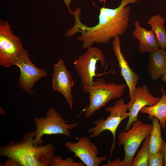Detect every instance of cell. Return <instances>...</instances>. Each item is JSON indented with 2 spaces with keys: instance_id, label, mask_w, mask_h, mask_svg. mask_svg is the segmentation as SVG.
Returning a JSON list of instances; mask_svg holds the SVG:
<instances>
[{
  "instance_id": "obj_1",
  "label": "cell",
  "mask_w": 166,
  "mask_h": 166,
  "mask_svg": "<svg viewBox=\"0 0 166 166\" xmlns=\"http://www.w3.org/2000/svg\"><path fill=\"white\" fill-rule=\"evenodd\" d=\"M140 0H121L120 5L114 9L103 7L101 8L98 22L93 26H88L81 22L80 8L73 12L75 23L67 30L65 36L70 37L77 33L81 34L78 39L82 43L84 48L92 46L95 44H108L112 38L121 35L128 28L130 8L127 5Z\"/></svg>"
},
{
  "instance_id": "obj_2",
  "label": "cell",
  "mask_w": 166,
  "mask_h": 166,
  "mask_svg": "<svg viewBox=\"0 0 166 166\" xmlns=\"http://www.w3.org/2000/svg\"><path fill=\"white\" fill-rule=\"evenodd\" d=\"M34 131H29L20 141H11L0 147V156L11 158L20 166H50L55 156L52 142L44 145H34Z\"/></svg>"
},
{
  "instance_id": "obj_3",
  "label": "cell",
  "mask_w": 166,
  "mask_h": 166,
  "mask_svg": "<svg viewBox=\"0 0 166 166\" xmlns=\"http://www.w3.org/2000/svg\"><path fill=\"white\" fill-rule=\"evenodd\" d=\"M127 86L125 84L106 83L104 79L98 78L94 81L92 86L83 87L84 91L89 94V105L83 110L85 117H91L109 102L120 98L123 96Z\"/></svg>"
},
{
  "instance_id": "obj_4",
  "label": "cell",
  "mask_w": 166,
  "mask_h": 166,
  "mask_svg": "<svg viewBox=\"0 0 166 166\" xmlns=\"http://www.w3.org/2000/svg\"><path fill=\"white\" fill-rule=\"evenodd\" d=\"M46 114L45 117L40 116L34 118L36 128L33 139L34 145H43L42 137L45 135L59 134L69 136L70 130L78 126L77 122L68 123V121L64 120L61 114L53 108H49Z\"/></svg>"
},
{
  "instance_id": "obj_5",
  "label": "cell",
  "mask_w": 166,
  "mask_h": 166,
  "mask_svg": "<svg viewBox=\"0 0 166 166\" xmlns=\"http://www.w3.org/2000/svg\"><path fill=\"white\" fill-rule=\"evenodd\" d=\"M105 110L110 113L109 116L105 119L101 118L95 120L94 123L95 125L89 128L88 132L91 133L89 137L91 138L99 136L106 130L112 133L113 141L108 160L109 161L115 146L117 130L121 122L128 118L130 114L127 112V103L125 104L122 99L117 100L113 106L106 108Z\"/></svg>"
},
{
  "instance_id": "obj_6",
  "label": "cell",
  "mask_w": 166,
  "mask_h": 166,
  "mask_svg": "<svg viewBox=\"0 0 166 166\" xmlns=\"http://www.w3.org/2000/svg\"><path fill=\"white\" fill-rule=\"evenodd\" d=\"M98 61L102 66L105 65L106 61L105 55L100 49L93 46L88 47L85 53L74 60V66L80 77L83 87L92 86L94 77H101L113 72H105L96 74L97 65Z\"/></svg>"
},
{
  "instance_id": "obj_7",
  "label": "cell",
  "mask_w": 166,
  "mask_h": 166,
  "mask_svg": "<svg viewBox=\"0 0 166 166\" xmlns=\"http://www.w3.org/2000/svg\"><path fill=\"white\" fill-rule=\"evenodd\" d=\"M152 128V124L144 123L138 119L132 123L129 129L119 134L118 145L124 146V154L123 160L128 166H131L137 149L149 135Z\"/></svg>"
},
{
  "instance_id": "obj_8",
  "label": "cell",
  "mask_w": 166,
  "mask_h": 166,
  "mask_svg": "<svg viewBox=\"0 0 166 166\" xmlns=\"http://www.w3.org/2000/svg\"><path fill=\"white\" fill-rule=\"evenodd\" d=\"M12 65L18 66L20 69L19 87L27 93L35 95L32 89L36 82L46 76V71L37 67L32 63L28 51L23 47L17 57L12 61Z\"/></svg>"
},
{
  "instance_id": "obj_9",
  "label": "cell",
  "mask_w": 166,
  "mask_h": 166,
  "mask_svg": "<svg viewBox=\"0 0 166 166\" xmlns=\"http://www.w3.org/2000/svg\"><path fill=\"white\" fill-rule=\"evenodd\" d=\"M23 47L7 21L0 20V65L9 68Z\"/></svg>"
},
{
  "instance_id": "obj_10",
  "label": "cell",
  "mask_w": 166,
  "mask_h": 166,
  "mask_svg": "<svg viewBox=\"0 0 166 166\" xmlns=\"http://www.w3.org/2000/svg\"><path fill=\"white\" fill-rule=\"evenodd\" d=\"M77 141H67L65 147L73 152L75 157L79 158L87 166H99L108 159L105 155L98 156L99 151L97 146L88 137L81 136L76 138Z\"/></svg>"
},
{
  "instance_id": "obj_11",
  "label": "cell",
  "mask_w": 166,
  "mask_h": 166,
  "mask_svg": "<svg viewBox=\"0 0 166 166\" xmlns=\"http://www.w3.org/2000/svg\"><path fill=\"white\" fill-rule=\"evenodd\" d=\"M52 84L54 90L63 95L70 109L72 110L73 100L72 89L74 85V82L71 73L62 59H59L53 65Z\"/></svg>"
},
{
  "instance_id": "obj_12",
  "label": "cell",
  "mask_w": 166,
  "mask_h": 166,
  "mask_svg": "<svg viewBox=\"0 0 166 166\" xmlns=\"http://www.w3.org/2000/svg\"><path fill=\"white\" fill-rule=\"evenodd\" d=\"M129 98L130 100L127 104L130 115L124 131L129 129L132 123L138 119V114L143 107L154 105L160 98L154 96L150 93L148 86L144 85L136 87Z\"/></svg>"
},
{
  "instance_id": "obj_13",
  "label": "cell",
  "mask_w": 166,
  "mask_h": 166,
  "mask_svg": "<svg viewBox=\"0 0 166 166\" xmlns=\"http://www.w3.org/2000/svg\"><path fill=\"white\" fill-rule=\"evenodd\" d=\"M121 40L119 36L114 38L112 43L113 51L120 68L121 75L128 88L130 97L136 87L139 77L129 66L121 51Z\"/></svg>"
},
{
  "instance_id": "obj_14",
  "label": "cell",
  "mask_w": 166,
  "mask_h": 166,
  "mask_svg": "<svg viewBox=\"0 0 166 166\" xmlns=\"http://www.w3.org/2000/svg\"><path fill=\"white\" fill-rule=\"evenodd\" d=\"M133 36L139 42V52L141 54L146 52L150 54L160 48L157 40L152 31L141 27L138 20L135 21Z\"/></svg>"
},
{
  "instance_id": "obj_15",
  "label": "cell",
  "mask_w": 166,
  "mask_h": 166,
  "mask_svg": "<svg viewBox=\"0 0 166 166\" xmlns=\"http://www.w3.org/2000/svg\"><path fill=\"white\" fill-rule=\"evenodd\" d=\"M147 71L155 81L166 73V51L159 48L150 53L148 58Z\"/></svg>"
},
{
  "instance_id": "obj_16",
  "label": "cell",
  "mask_w": 166,
  "mask_h": 166,
  "mask_svg": "<svg viewBox=\"0 0 166 166\" xmlns=\"http://www.w3.org/2000/svg\"><path fill=\"white\" fill-rule=\"evenodd\" d=\"M161 91L162 95L160 100L153 105L143 107L140 112L148 114L149 119H151L153 117L157 118L161 128L164 129L166 125V94L163 88Z\"/></svg>"
},
{
  "instance_id": "obj_17",
  "label": "cell",
  "mask_w": 166,
  "mask_h": 166,
  "mask_svg": "<svg viewBox=\"0 0 166 166\" xmlns=\"http://www.w3.org/2000/svg\"><path fill=\"white\" fill-rule=\"evenodd\" d=\"M165 19L160 14L153 15L150 17L147 24L150 25L157 40L160 48L166 49V30L164 25Z\"/></svg>"
},
{
  "instance_id": "obj_18",
  "label": "cell",
  "mask_w": 166,
  "mask_h": 166,
  "mask_svg": "<svg viewBox=\"0 0 166 166\" xmlns=\"http://www.w3.org/2000/svg\"><path fill=\"white\" fill-rule=\"evenodd\" d=\"M152 128L149 135L150 154L163 152L165 142L161 135V126L159 120L156 117L152 119Z\"/></svg>"
},
{
  "instance_id": "obj_19",
  "label": "cell",
  "mask_w": 166,
  "mask_h": 166,
  "mask_svg": "<svg viewBox=\"0 0 166 166\" xmlns=\"http://www.w3.org/2000/svg\"><path fill=\"white\" fill-rule=\"evenodd\" d=\"M150 154L149 135L144 140L141 148L134 156L131 166H148Z\"/></svg>"
},
{
  "instance_id": "obj_20",
  "label": "cell",
  "mask_w": 166,
  "mask_h": 166,
  "mask_svg": "<svg viewBox=\"0 0 166 166\" xmlns=\"http://www.w3.org/2000/svg\"><path fill=\"white\" fill-rule=\"evenodd\" d=\"M82 162H74L73 159L70 157L63 159L60 156L53 157L50 166H85Z\"/></svg>"
},
{
  "instance_id": "obj_21",
  "label": "cell",
  "mask_w": 166,
  "mask_h": 166,
  "mask_svg": "<svg viewBox=\"0 0 166 166\" xmlns=\"http://www.w3.org/2000/svg\"><path fill=\"white\" fill-rule=\"evenodd\" d=\"M164 166V155L163 152L150 154L148 166Z\"/></svg>"
},
{
  "instance_id": "obj_22",
  "label": "cell",
  "mask_w": 166,
  "mask_h": 166,
  "mask_svg": "<svg viewBox=\"0 0 166 166\" xmlns=\"http://www.w3.org/2000/svg\"><path fill=\"white\" fill-rule=\"evenodd\" d=\"M103 166H128V165L125 163L123 160H121L119 158H118L117 159L112 161H108L106 164H103Z\"/></svg>"
},
{
  "instance_id": "obj_23",
  "label": "cell",
  "mask_w": 166,
  "mask_h": 166,
  "mask_svg": "<svg viewBox=\"0 0 166 166\" xmlns=\"http://www.w3.org/2000/svg\"><path fill=\"white\" fill-rule=\"evenodd\" d=\"M0 166H20L19 164L14 160L13 159L8 157V158L7 159L6 162L5 164H1Z\"/></svg>"
},
{
  "instance_id": "obj_24",
  "label": "cell",
  "mask_w": 166,
  "mask_h": 166,
  "mask_svg": "<svg viewBox=\"0 0 166 166\" xmlns=\"http://www.w3.org/2000/svg\"><path fill=\"white\" fill-rule=\"evenodd\" d=\"M64 2L66 5L68 9L69 12L70 14H73V12L71 10L70 7V5L71 2V0H63Z\"/></svg>"
},
{
  "instance_id": "obj_25",
  "label": "cell",
  "mask_w": 166,
  "mask_h": 166,
  "mask_svg": "<svg viewBox=\"0 0 166 166\" xmlns=\"http://www.w3.org/2000/svg\"><path fill=\"white\" fill-rule=\"evenodd\" d=\"M163 151L164 155V166H166V142L164 144Z\"/></svg>"
},
{
  "instance_id": "obj_26",
  "label": "cell",
  "mask_w": 166,
  "mask_h": 166,
  "mask_svg": "<svg viewBox=\"0 0 166 166\" xmlns=\"http://www.w3.org/2000/svg\"><path fill=\"white\" fill-rule=\"evenodd\" d=\"M161 79L166 83V73L161 77Z\"/></svg>"
},
{
  "instance_id": "obj_27",
  "label": "cell",
  "mask_w": 166,
  "mask_h": 166,
  "mask_svg": "<svg viewBox=\"0 0 166 166\" xmlns=\"http://www.w3.org/2000/svg\"><path fill=\"white\" fill-rule=\"evenodd\" d=\"M106 0H99V1L100 2H103L104 3H105Z\"/></svg>"
}]
</instances>
